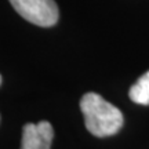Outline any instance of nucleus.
Returning a JSON list of instances; mask_svg holds the SVG:
<instances>
[{
  "mask_svg": "<svg viewBox=\"0 0 149 149\" xmlns=\"http://www.w3.org/2000/svg\"><path fill=\"white\" fill-rule=\"evenodd\" d=\"M87 130L98 138L115 135L123 126V113L100 94L87 93L80 100Z\"/></svg>",
  "mask_w": 149,
  "mask_h": 149,
  "instance_id": "nucleus-1",
  "label": "nucleus"
},
{
  "mask_svg": "<svg viewBox=\"0 0 149 149\" xmlns=\"http://www.w3.org/2000/svg\"><path fill=\"white\" fill-rule=\"evenodd\" d=\"M0 84H1V76H0Z\"/></svg>",
  "mask_w": 149,
  "mask_h": 149,
  "instance_id": "nucleus-5",
  "label": "nucleus"
},
{
  "mask_svg": "<svg viewBox=\"0 0 149 149\" xmlns=\"http://www.w3.org/2000/svg\"><path fill=\"white\" fill-rule=\"evenodd\" d=\"M128 95L131 101L139 105H149V70L141 76L137 83L130 88Z\"/></svg>",
  "mask_w": 149,
  "mask_h": 149,
  "instance_id": "nucleus-4",
  "label": "nucleus"
},
{
  "mask_svg": "<svg viewBox=\"0 0 149 149\" xmlns=\"http://www.w3.org/2000/svg\"><path fill=\"white\" fill-rule=\"evenodd\" d=\"M14 10L26 21L48 28L58 21V7L54 0H10Z\"/></svg>",
  "mask_w": 149,
  "mask_h": 149,
  "instance_id": "nucleus-2",
  "label": "nucleus"
},
{
  "mask_svg": "<svg viewBox=\"0 0 149 149\" xmlns=\"http://www.w3.org/2000/svg\"><path fill=\"white\" fill-rule=\"evenodd\" d=\"M53 138L54 130L48 122L28 123L22 130L21 149H51Z\"/></svg>",
  "mask_w": 149,
  "mask_h": 149,
  "instance_id": "nucleus-3",
  "label": "nucleus"
}]
</instances>
